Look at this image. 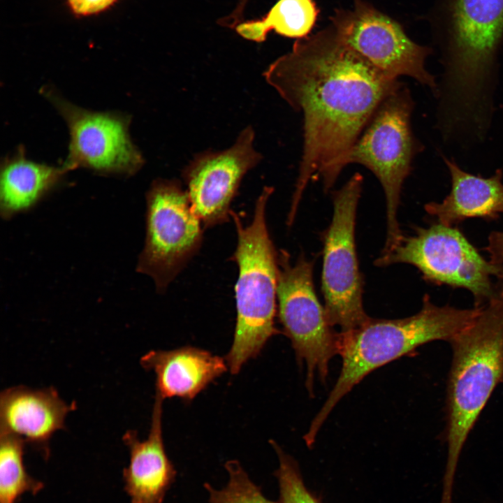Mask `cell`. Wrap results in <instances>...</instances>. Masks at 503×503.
<instances>
[{"instance_id": "18", "label": "cell", "mask_w": 503, "mask_h": 503, "mask_svg": "<svg viewBox=\"0 0 503 503\" xmlns=\"http://www.w3.org/2000/svg\"><path fill=\"white\" fill-rule=\"evenodd\" d=\"M68 172L63 164L54 166L27 159L22 148L7 156L1 166V214L9 217L31 207Z\"/></svg>"}, {"instance_id": "2", "label": "cell", "mask_w": 503, "mask_h": 503, "mask_svg": "<svg viewBox=\"0 0 503 503\" xmlns=\"http://www.w3.org/2000/svg\"><path fill=\"white\" fill-rule=\"evenodd\" d=\"M432 23L444 69L439 116L458 126L486 124L503 45V0H438Z\"/></svg>"}, {"instance_id": "24", "label": "cell", "mask_w": 503, "mask_h": 503, "mask_svg": "<svg viewBox=\"0 0 503 503\" xmlns=\"http://www.w3.org/2000/svg\"><path fill=\"white\" fill-rule=\"evenodd\" d=\"M484 249L488 253L491 261L503 264V231H492Z\"/></svg>"}, {"instance_id": "19", "label": "cell", "mask_w": 503, "mask_h": 503, "mask_svg": "<svg viewBox=\"0 0 503 503\" xmlns=\"http://www.w3.org/2000/svg\"><path fill=\"white\" fill-rule=\"evenodd\" d=\"M319 9L314 0H279L261 19L240 22L235 31L244 38L262 42L271 30L300 39L313 29Z\"/></svg>"}, {"instance_id": "10", "label": "cell", "mask_w": 503, "mask_h": 503, "mask_svg": "<svg viewBox=\"0 0 503 503\" xmlns=\"http://www.w3.org/2000/svg\"><path fill=\"white\" fill-rule=\"evenodd\" d=\"M363 184L355 173L333 193V215L323 234L322 291L330 323L342 332L353 330L370 316L363 304V280L355 245L356 215Z\"/></svg>"}, {"instance_id": "20", "label": "cell", "mask_w": 503, "mask_h": 503, "mask_svg": "<svg viewBox=\"0 0 503 503\" xmlns=\"http://www.w3.org/2000/svg\"><path fill=\"white\" fill-rule=\"evenodd\" d=\"M25 444L17 436L0 433V503H16L24 494L36 495L44 486L27 471Z\"/></svg>"}, {"instance_id": "13", "label": "cell", "mask_w": 503, "mask_h": 503, "mask_svg": "<svg viewBox=\"0 0 503 503\" xmlns=\"http://www.w3.org/2000/svg\"><path fill=\"white\" fill-rule=\"evenodd\" d=\"M254 136L252 127L247 126L231 147L200 153L184 169L186 190L204 228L229 220L231 204L243 177L262 158L254 147Z\"/></svg>"}, {"instance_id": "14", "label": "cell", "mask_w": 503, "mask_h": 503, "mask_svg": "<svg viewBox=\"0 0 503 503\" xmlns=\"http://www.w3.org/2000/svg\"><path fill=\"white\" fill-rule=\"evenodd\" d=\"M75 408L53 387H9L0 395V433L21 438L48 458L51 438L65 429L66 418Z\"/></svg>"}, {"instance_id": "8", "label": "cell", "mask_w": 503, "mask_h": 503, "mask_svg": "<svg viewBox=\"0 0 503 503\" xmlns=\"http://www.w3.org/2000/svg\"><path fill=\"white\" fill-rule=\"evenodd\" d=\"M313 265L303 255L294 263L286 251L278 255L279 318L298 363L306 365L305 385L311 395L316 372L326 380L328 363L339 354L340 344V333L333 330L316 295Z\"/></svg>"}, {"instance_id": "17", "label": "cell", "mask_w": 503, "mask_h": 503, "mask_svg": "<svg viewBox=\"0 0 503 503\" xmlns=\"http://www.w3.org/2000/svg\"><path fill=\"white\" fill-rule=\"evenodd\" d=\"M443 159L451 175V191L441 203L425 204V211L449 226L471 218H499L503 213L502 170L483 177L463 170L453 159Z\"/></svg>"}, {"instance_id": "22", "label": "cell", "mask_w": 503, "mask_h": 503, "mask_svg": "<svg viewBox=\"0 0 503 503\" xmlns=\"http://www.w3.org/2000/svg\"><path fill=\"white\" fill-rule=\"evenodd\" d=\"M270 443L275 451L279 466L275 472L279 488L277 503H321L306 488L296 461L274 440Z\"/></svg>"}, {"instance_id": "11", "label": "cell", "mask_w": 503, "mask_h": 503, "mask_svg": "<svg viewBox=\"0 0 503 503\" xmlns=\"http://www.w3.org/2000/svg\"><path fill=\"white\" fill-rule=\"evenodd\" d=\"M330 20L341 39L377 71L394 79L411 77L437 92L425 66L431 50L413 41L397 21L364 0H353L352 9L337 10Z\"/></svg>"}, {"instance_id": "4", "label": "cell", "mask_w": 503, "mask_h": 503, "mask_svg": "<svg viewBox=\"0 0 503 503\" xmlns=\"http://www.w3.org/2000/svg\"><path fill=\"white\" fill-rule=\"evenodd\" d=\"M481 308L434 304L425 294L416 314L403 319L369 317L358 327L340 333L342 365L337 380L304 439L312 446L327 417L339 401L374 370L430 342H450L476 316Z\"/></svg>"}, {"instance_id": "3", "label": "cell", "mask_w": 503, "mask_h": 503, "mask_svg": "<svg viewBox=\"0 0 503 503\" xmlns=\"http://www.w3.org/2000/svg\"><path fill=\"white\" fill-rule=\"evenodd\" d=\"M446 389L447 459L441 502L452 503L462 449L495 388L503 383V298L481 307L450 342Z\"/></svg>"}, {"instance_id": "7", "label": "cell", "mask_w": 503, "mask_h": 503, "mask_svg": "<svg viewBox=\"0 0 503 503\" xmlns=\"http://www.w3.org/2000/svg\"><path fill=\"white\" fill-rule=\"evenodd\" d=\"M413 108L409 91L402 85L381 101L345 159V166L356 163L370 170L384 191L387 233L381 254L403 236L398 221L401 190L421 150L411 127Z\"/></svg>"}, {"instance_id": "12", "label": "cell", "mask_w": 503, "mask_h": 503, "mask_svg": "<svg viewBox=\"0 0 503 503\" xmlns=\"http://www.w3.org/2000/svg\"><path fill=\"white\" fill-rule=\"evenodd\" d=\"M43 94L60 114L68 129V152L64 166L68 170L83 168L100 174L132 175L143 166V156L133 143L129 116L79 107L53 89Z\"/></svg>"}, {"instance_id": "16", "label": "cell", "mask_w": 503, "mask_h": 503, "mask_svg": "<svg viewBox=\"0 0 503 503\" xmlns=\"http://www.w3.org/2000/svg\"><path fill=\"white\" fill-rule=\"evenodd\" d=\"M140 363L155 374L156 395L163 400L177 397L190 400L228 369L225 359L192 347L151 350Z\"/></svg>"}, {"instance_id": "21", "label": "cell", "mask_w": 503, "mask_h": 503, "mask_svg": "<svg viewBox=\"0 0 503 503\" xmlns=\"http://www.w3.org/2000/svg\"><path fill=\"white\" fill-rule=\"evenodd\" d=\"M224 466L228 474L225 487L216 489L209 483L204 484L210 503H277L263 495L238 460H228Z\"/></svg>"}, {"instance_id": "1", "label": "cell", "mask_w": 503, "mask_h": 503, "mask_svg": "<svg viewBox=\"0 0 503 503\" xmlns=\"http://www.w3.org/2000/svg\"><path fill=\"white\" fill-rule=\"evenodd\" d=\"M264 77L303 116V148L289 217L304 190L321 178L330 189L345 159L381 101L402 84L370 65L332 24L297 39Z\"/></svg>"}, {"instance_id": "9", "label": "cell", "mask_w": 503, "mask_h": 503, "mask_svg": "<svg viewBox=\"0 0 503 503\" xmlns=\"http://www.w3.org/2000/svg\"><path fill=\"white\" fill-rule=\"evenodd\" d=\"M146 201V236L137 268L163 292L200 249L204 227L176 180H154Z\"/></svg>"}, {"instance_id": "15", "label": "cell", "mask_w": 503, "mask_h": 503, "mask_svg": "<svg viewBox=\"0 0 503 503\" xmlns=\"http://www.w3.org/2000/svg\"><path fill=\"white\" fill-rule=\"evenodd\" d=\"M163 400L156 395L146 439H139L136 430H128L122 437L129 452L122 477L131 503H162L176 476L163 439Z\"/></svg>"}, {"instance_id": "5", "label": "cell", "mask_w": 503, "mask_h": 503, "mask_svg": "<svg viewBox=\"0 0 503 503\" xmlns=\"http://www.w3.org/2000/svg\"><path fill=\"white\" fill-rule=\"evenodd\" d=\"M273 192L265 187L258 197L249 224L243 225L233 210L238 243L231 256L238 268L235 286L236 323L231 347L226 356L228 367L237 374L249 359L261 351L275 327L278 254L266 224L265 208Z\"/></svg>"}, {"instance_id": "6", "label": "cell", "mask_w": 503, "mask_h": 503, "mask_svg": "<svg viewBox=\"0 0 503 503\" xmlns=\"http://www.w3.org/2000/svg\"><path fill=\"white\" fill-rule=\"evenodd\" d=\"M400 263L415 266L434 284L469 291L475 307L503 298V264L485 258L457 226L417 228L374 261L379 267Z\"/></svg>"}, {"instance_id": "23", "label": "cell", "mask_w": 503, "mask_h": 503, "mask_svg": "<svg viewBox=\"0 0 503 503\" xmlns=\"http://www.w3.org/2000/svg\"><path fill=\"white\" fill-rule=\"evenodd\" d=\"M71 12L76 16L84 17L101 13L118 0H66Z\"/></svg>"}]
</instances>
